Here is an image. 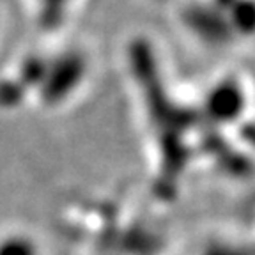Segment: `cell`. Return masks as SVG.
I'll return each instance as SVG.
<instances>
[{
  "instance_id": "6da1fadb",
  "label": "cell",
  "mask_w": 255,
  "mask_h": 255,
  "mask_svg": "<svg viewBox=\"0 0 255 255\" xmlns=\"http://www.w3.org/2000/svg\"><path fill=\"white\" fill-rule=\"evenodd\" d=\"M84 64L78 57H66L52 71H44V100L57 103L76 87L82 78Z\"/></svg>"
},
{
  "instance_id": "7a4b0ae2",
  "label": "cell",
  "mask_w": 255,
  "mask_h": 255,
  "mask_svg": "<svg viewBox=\"0 0 255 255\" xmlns=\"http://www.w3.org/2000/svg\"><path fill=\"white\" fill-rule=\"evenodd\" d=\"M239 108V94L234 87L231 85H223V87L216 89L213 92L211 100H209V110L211 116L218 117V119L229 121L236 116V112Z\"/></svg>"
},
{
  "instance_id": "3957f363",
  "label": "cell",
  "mask_w": 255,
  "mask_h": 255,
  "mask_svg": "<svg viewBox=\"0 0 255 255\" xmlns=\"http://www.w3.org/2000/svg\"><path fill=\"white\" fill-rule=\"evenodd\" d=\"M0 255H37V252L30 239L12 236L0 241Z\"/></svg>"
}]
</instances>
